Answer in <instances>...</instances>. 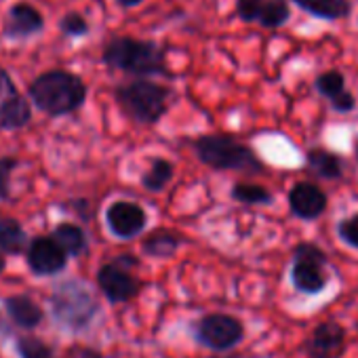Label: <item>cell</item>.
I'll return each instance as SVG.
<instances>
[{
    "instance_id": "obj_1",
    "label": "cell",
    "mask_w": 358,
    "mask_h": 358,
    "mask_svg": "<svg viewBox=\"0 0 358 358\" xmlns=\"http://www.w3.org/2000/svg\"><path fill=\"white\" fill-rule=\"evenodd\" d=\"M101 62L118 72L150 78V76H171L166 66V49L156 41L135 38V36H114L103 45Z\"/></svg>"
},
{
    "instance_id": "obj_2",
    "label": "cell",
    "mask_w": 358,
    "mask_h": 358,
    "mask_svg": "<svg viewBox=\"0 0 358 358\" xmlns=\"http://www.w3.org/2000/svg\"><path fill=\"white\" fill-rule=\"evenodd\" d=\"M28 95L49 116H66L76 112L87 99V85L85 80L68 70H49L36 76L30 87Z\"/></svg>"
},
{
    "instance_id": "obj_3",
    "label": "cell",
    "mask_w": 358,
    "mask_h": 358,
    "mask_svg": "<svg viewBox=\"0 0 358 358\" xmlns=\"http://www.w3.org/2000/svg\"><path fill=\"white\" fill-rule=\"evenodd\" d=\"M173 91L150 78H135L116 87L114 99L118 108L139 124H156L169 110Z\"/></svg>"
},
{
    "instance_id": "obj_4",
    "label": "cell",
    "mask_w": 358,
    "mask_h": 358,
    "mask_svg": "<svg viewBox=\"0 0 358 358\" xmlns=\"http://www.w3.org/2000/svg\"><path fill=\"white\" fill-rule=\"evenodd\" d=\"M192 145L199 160L217 171L257 173L264 169L255 152L247 143L234 139L232 135H203Z\"/></svg>"
},
{
    "instance_id": "obj_5",
    "label": "cell",
    "mask_w": 358,
    "mask_h": 358,
    "mask_svg": "<svg viewBox=\"0 0 358 358\" xmlns=\"http://www.w3.org/2000/svg\"><path fill=\"white\" fill-rule=\"evenodd\" d=\"M97 312V301L80 282H64L53 295V314L68 329H85Z\"/></svg>"
},
{
    "instance_id": "obj_6",
    "label": "cell",
    "mask_w": 358,
    "mask_h": 358,
    "mask_svg": "<svg viewBox=\"0 0 358 358\" xmlns=\"http://www.w3.org/2000/svg\"><path fill=\"white\" fill-rule=\"evenodd\" d=\"M327 255L314 245H299L293 251V266H291V282L297 291L316 295L327 287L324 274Z\"/></svg>"
},
{
    "instance_id": "obj_7",
    "label": "cell",
    "mask_w": 358,
    "mask_h": 358,
    "mask_svg": "<svg viewBox=\"0 0 358 358\" xmlns=\"http://www.w3.org/2000/svg\"><path fill=\"white\" fill-rule=\"evenodd\" d=\"M245 335V327L238 318L230 314H207L196 324V339L215 352L232 350L241 343Z\"/></svg>"
},
{
    "instance_id": "obj_8",
    "label": "cell",
    "mask_w": 358,
    "mask_h": 358,
    "mask_svg": "<svg viewBox=\"0 0 358 358\" xmlns=\"http://www.w3.org/2000/svg\"><path fill=\"white\" fill-rule=\"evenodd\" d=\"M127 266H137V259L120 257L114 264L101 266V270L97 274V282H99L101 293L114 303L129 301L139 293L141 282L127 270Z\"/></svg>"
},
{
    "instance_id": "obj_9",
    "label": "cell",
    "mask_w": 358,
    "mask_h": 358,
    "mask_svg": "<svg viewBox=\"0 0 358 358\" xmlns=\"http://www.w3.org/2000/svg\"><path fill=\"white\" fill-rule=\"evenodd\" d=\"M234 11L243 24H257L264 30H278L291 20L289 0H236Z\"/></svg>"
},
{
    "instance_id": "obj_10",
    "label": "cell",
    "mask_w": 358,
    "mask_h": 358,
    "mask_svg": "<svg viewBox=\"0 0 358 358\" xmlns=\"http://www.w3.org/2000/svg\"><path fill=\"white\" fill-rule=\"evenodd\" d=\"M32 118L28 99L20 93L9 72L0 66V129H22Z\"/></svg>"
},
{
    "instance_id": "obj_11",
    "label": "cell",
    "mask_w": 358,
    "mask_h": 358,
    "mask_svg": "<svg viewBox=\"0 0 358 358\" xmlns=\"http://www.w3.org/2000/svg\"><path fill=\"white\" fill-rule=\"evenodd\" d=\"M45 28V17L43 13L30 5V3H15L11 5L5 26H3V36L9 41H24L30 38Z\"/></svg>"
},
{
    "instance_id": "obj_12",
    "label": "cell",
    "mask_w": 358,
    "mask_h": 358,
    "mask_svg": "<svg viewBox=\"0 0 358 358\" xmlns=\"http://www.w3.org/2000/svg\"><path fill=\"white\" fill-rule=\"evenodd\" d=\"M106 220H108V228L112 230V234L122 241H129L141 234L148 222L145 211L137 203H129V201L114 203L108 209Z\"/></svg>"
},
{
    "instance_id": "obj_13",
    "label": "cell",
    "mask_w": 358,
    "mask_h": 358,
    "mask_svg": "<svg viewBox=\"0 0 358 358\" xmlns=\"http://www.w3.org/2000/svg\"><path fill=\"white\" fill-rule=\"evenodd\" d=\"M306 350L312 358H341L345 350V331L337 322H320L308 343Z\"/></svg>"
},
{
    "instance_id": "obj_14",
    "label": "cell",
    "mask_w": 358,
    "mask_h": 358,
    "mask_svg": "<svg viewBox=\"0 0 358 358\" xmlns=\"http://www.w3.org/2000/svg\"><path fill=\"white\" fill-rule=\"evenodd\" d=\"M314 89L320 97H324L331 108L339 114H348L356 108L354 95L345 87V76L339 70H327L316 76Z\"/></svg>"
},
{
    "instance_id": "obj_15",
    "label": "cell",
    "mask_w": 358,
    "mask_h": 358,
    "mask_svg": "<svg viewBox=\"0 0 358 358\" xmlns=\"http://www.w3.org/2000/svg\"><path fill=\"white\" fill-rule=\"evenodd\" d=\"M289 207L291 213L303 222H312L320 217L327 209V194L308 182H299L291 188L289 192Z\"/></svg>"
},
{
    "instance_id": "obj_16",
    "label": "cell",
    "mask_w": 358,
    "mask_h": 358,
    "mask_svg": "<svg viewBox=\"0 0 358 358\" xmlns=\"http://www.w3.org/2000/svg\"><path fill=\"white\" fill-rule=\"evenodd\" d=\"M28 262L36 274H55L66 266V251L55 243V238H36L30 245Z\"/></svg>"
},
{
    "instance_id": "obj_17",
    "label": "cell",
    "mask_w": 358,
    "mask_h": 358,
    "mask_svg": "<svg viewBox=\"0 0 358 358\" xmlns=\"http://www.w3.org/2000/svg\"><path fill=\"white\" fill-rule=\"evenodd\" d=\"M289 3L322 22H339L352 15V0H289Z\"/></svg>"
},
{
    "instance_id": "obj_18",
    "label": "cell",
    "mask_w": 358,
    "mask_h": 358,
    "mask_svg": "<svg viewBox=\"0 0 358 358\" xmlns=\"http://www.w3.org/2000/svg\"><path fill=\"white\" fill-rule=\"evenodd\" d=\"M7 310H9L11 318H13L20 327H26V329L36 327V324L41 322V318H43L41 308H38L32 299H28V297H24V295H17V297L7 299Z\"/></svg>"
},
{
    "instance_id": "obj_19",
    "label": "cell",
    "mask_w": 358,
    "mask_h": 358,
    "mask_svg": "<svg viewBox=\"0 0 358 358\" xmlns=\"http://www.w3.org/2000/svg\"><path fill=\"white\" fill-rule=\"evenodd\" d=\"M308 164L316 175H320L324 179H339L343 175L341 160L335 154H331L329 150H322V148H312L308 152Z\"/></svg>"
},
{
    "instance_id": "obj_20",
    "label": "cell",
    "mask_w": 358,
    "mask_h": 358,
    "mask_svg": "<svg viewBox=\"0 0 358 358\" xmlns=\"http://www.w3.org/2000/svg\"><path fill=\"white\" fill-rule=\"evenodd\" d=\"M171 179H173V164L164 158H156L150 164L148 173L141 177V184L150 192H160V190H164V186L171 182Z\"/></svg>"
},
{
    "instance_id": "obj_21",
    "label": "cell",
    "mask_w": 358,
    "mask_h": 358,
    "mask_svg": "<svg viewBox=\"0 0 358 358\" xmlns=\"http://www.w3.org/2000/svg\"><path fill=\"white\" fill-rule=\"evenodd\" d=\"M55 243L66 251V255H78L85 251L87 247V238H85V232L78 228V226H72V224H64L55 230L53 234Z\"/></svg>"
},
{
    "instance_id": "obj_22",
    "label": "cell",
    "mask_w": 358,
    "mask_h": 358,
    "mask_svg": "<svg viewBox=\"0 0 358 358\" xmlns=\"http://www.w3.org/2000/svg\"><path fill=\"white\" fill-rule=\"evenodd\" d=\"M0 249L7 253H22L26 249V232L13 220L0 222Z\"/></svg>"
},
{
    "instance_id": "obj_23",
    "label": "cell",
    "mask_w": 358,
    "mask_h": 358,
    "mask_svg": "<svg viewBox=\"0 0 358 358\" xmlns=\"http://www.w3.org/2000/svg\"><path fill=\"white\" fill-rule=\"evenodd\" d=\"M179 247V236L171 232H152L143 241V251L152 257H171Z\"/></svg>"
},
{
    "instance_id": "obj_24",
    "label": "cell",
    "mask_w": 358,
    "mask_h": 358,
    "mask_svg": "<svg viewBox=\"0 0 358 358\" xmlns=\"http://www.w3.org/2000/svg\"><path fill=\"white\" fill-rule=\"evenodd\" d=\"M232 199L245 205H268L272 203V194L262 188V186H253V184H236L232 188Z\"/></svg>"
},
{
    "instance_id": "obj_25",
    "label": "cell",
    "mask_w": 358,
    "mask_h": 358,
    "mask_svg": "<svg viewBox=\"0 0 358 358\" xmlns=\"http://www.w3.org/2000/svg\"><path fill=\"white\" fill-rule=\"evenodd\" d=\"M59 30L64 36L68 38H83L91 32L89 20L78 13V11H68L62 20H59Z\"/></svg>"
},
{
    "instance_id": "obj_26",
    "label": "cell",
    "mask_w": 358,
    "mask_h": 358,
    "mask_svg": "<svg viewBox=\"0 0 358 358\" xmlns=\"http://www.w3.org/2000/svg\"><path fill=\"white\" fill-rule=\"evenodd\" d=\"M22 358H51V348L38 341L36 337H24L17 343Z\"/></svg>"
},
{
    "instance_id": "obj_27",
    "label": "cell",
    "mask_w": 358,
    "mask_h": 358,
    "mask_svg": "<svg viewBox=\"0 0 358 358\" xmlns=\"http://www.w3.org/2000/svg\"><path fill=\"white\" fill-rule=\"evenodd\" d=\"M337 236L352 249H358V215H350L337 226Z\"/></svg>"
},
{
    "instance_id": "obj_28",
    "label": "cell",
    "mask_w": 358,
    "mask_h": 358,
    "mask_svg": "<svg viewBox=\"0 0 358 358\" xmlns=\"http://www.w3.org/2000/svg\"><path fill=\"white\" fill-rule=\"evenodd\" d=\"M13 166V158H0V199H9V175Z\"/></svg>"
},
{
    "instance_id": "obj_29",
    "label": "cell",
    "mask_w": 358,
    "mask_h": 358,
    "mask_svg": "<svg viewBox=\"0 0 358 358\" xmlns=\"http://www.w3.org/2000/svg\"><path fill=\"white\" fill-rule=\"evenodd\" d=\"M114 3L122 9H135L143 3V0H114Z\"/></svg>"
},
{
    "instance_id": "obj_30",
    "label": "cell",
    "mask_w": 358,
    "mask_h": 358,
    "mask_svg": "<svg viewBox=\"0 0 358 358\" xmlns=\"http://www.w3.org/2000/svg\"><path fill=\"white\" fill-rule=\"evenodd\" d=\"M3 268H5V259L0 257V272H3Z\"/></svg>"
},
{
    "instance_id": "obj_31",
    "label": "cell",
    "mask_w": 358,
    "mask_h": 358,
    "mask_svg": "<svg viewBox=\"0 0 358 358\" xmlns=\"http://www.w3.org/2000/svg\"><path fill=\"white\" fill-rule=\"evenodd\" d=\"M217 358H241V356H234V354H232V356H217Z\"/></svg>"
}]
</instances>
